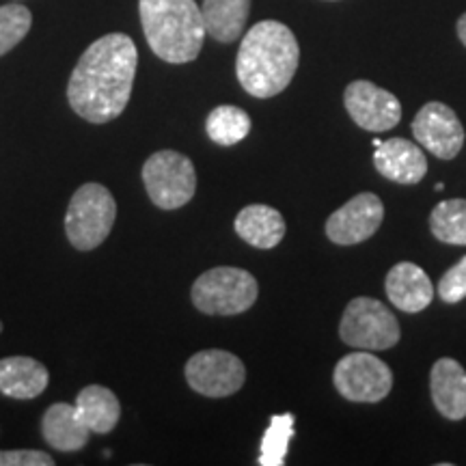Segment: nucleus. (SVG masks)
Segmentation results:
<instances>
[{
	"label": "nucleus",
	"mask_w": 466,
	"mask_h": 466,
	"mask_svg": "<svg viewBox=\"0 0 466 466\" xmlns=\"http://www.w3.org/2000/svg\"><path fill=\"white\" fill-rule=\"evenodd\" d=\"M137 67L138 50L127 35L110 33L96 39L69 78V106L89 124L116 119L130 102Z\"/></svg>",
	"instance_id": "obj_1"
},
{
	"label": "nucleus",
	"mask_w": 466,
	"mask_h": 466,
	"mask_svg": "<svg viewBox=\"0 0 466 466\" xmlns=\"http://www.w3.org/2000/svg\"><path fill=\"white\" fill-rule=\"evenodd\" d=\"M300 61L294 33L283 22L264 20L250 26L238 50L236 74L253 97H275L288 89Z\"/></svg>",
	"instance_id": "obj_2"
},
{
	"label": "nucleus",
	"mask_w": 466,
	"mask_h": 466,
	"mask_svg": "<svg viewBox=\"0 0 466 466\" xmlns=\"http://www.w3.org/2000/svg\"><path fill=\"white\" fill-rule=\"evenodd\" d=\"M145 39L167 63H190L199 56L206 22L195 0H138Z\"/></svg>",
	"instance_id": "obj_3"
},
{
	"label": "nucleus",
	"mask_w": 466,
	"mask_h": 466,
	"mask_svg": "<svg viewBox=\"0 0 466 466\" xmlns=\"http://www.w3.org/2000/svg\"><path fill=\"white\" fill-rule=\"evenodd\" d=\"M190 296L192 305L206 316H240L258 302L259 285L242 268L218 266L197 279Z\"/></svg>",
	"instance_id": "obj_4"
},
{
	"label": "nucleus",
	"mask_w": 466,
	"mask_h": 466,
	"mask_svg": "<svg viewBox=\"0 0 466 466\" xmlns=\"http://www.w3.org/2000/svg\"><path fill=\"white\" fill-rule=\"evenodd\" d=\"M116 218V203L102 184H85L74 192L66 214L67 240L76 250H93L106 240Z\"/></svg>",
	"instance_id": "obj_5"
},
{
	"label": "nucleus",
	"mask_w": 466,
	"mask_h": 466,
	"mask_svg": "<svg viewBox=\"0 0 466 466\" xmlns=\"http://www.w3.org/2000/svg\"><path fill=\"white\" fill-rule=\"evenodd\" d=\"M341 341L350 348L378 352L389 350L400 341L401 330L398 319L380 300L359 296L350 300L339 324Z\"/></svg>",
	"instance_id": "obj_6"
},
{
	"label": "nucleus",
	"mask_w": 466,
	"mask_h": 466,
	"mask_svg": "<svg viewBox=\"0 0 466 466\" xmlns=\"http://www.w3.org/2000/svg\"><path fill=\"white\" fill-rule=\"evenodd\" d=\"M143 184L154 206L177 209L186 206L197 192L195 165L179 151H156L143 167Z\"/></svg>",
	"instance_id": "obj_7"
},
{
	"label": "nucleus",
	"mask_w": 466,
	"mask_h": 466,
	"mask_svg": "<svg viewBox=\"0 0 466 466\" xmlns=\"http://www.w3.org/2000/svg\"><path fill=\"white\" fill-rule=\"evenodd\" d=\"M335 389L341 398L357 404H376L382 401L393 389V371L384 360L367 350L346 354L333 371Z\"/></svg>",
	"instance_id": "obj_8"
},
{
	"label": "nucleus",
	"mask_w": 466,
	"mask_h": 466,
	"mask_svg": "<svg viewBox=\"0 0 466 466\" xmlns=\"http://www.w3.org/2000/svg\"><path fill=\"white\" fill-rule=\"evenodd\" d=\"M186 380L192 391L206 398H227L238 393L247 380V367L225 350H203L186 363Z\"/></svg>",
	"instance_id": "obj_9"
},
{
	"label": "nucleus",
	"mask_w": 466,
	"mask_h": 466,
	"mask_svg": "<svg viewBox=\"0 0 466 466\" xmlns=\"http://www.w3.org/2000/svg\"><path fill=\"white\" fill-rule=\"evenodd\" d=\"M348 115L367 132H387L400 124L401 104L391 91L370 80H354L343 93Z\"/></svg>",
	"instance_id": "obj_10"
},
{
	"label": "nucleus",
	"mask_w": 466,
	"mask_h": 466,
	"mask_svg": "<svg viewBox=\"0 0 466 466\" xmlns=\"http://www.w3.org/2000/svg\"><path fill=\"white\" fill-rule=\"evenodd\" d=\"M384 206L374 192H360L326 220V236L339 247H352L370 240L380 229Z\"/></svg>",
	"instance_id": "obj_11"
},
{
	"label": "nucleus",
	"mask_w": 466,
	"mask_h": 466,
	"mask_svg": "<svg viewBox=\"0 0 466 466\" xmlns=\"http://www.w3.org/2000/svg\"><path fill=\"white\" fill-rule=\"evenodd\" d=\"M412 134L421 147L441 160H453L464 145V127L458 115L441 102H430L419 110L412 119Z\"/></svg>",
	"instance_id": "obj_12"
},
{
	"label": "nucleus",
	"mask_w": 466,
	"mask_h": 466,
	"mask_svg": "<svg viewBox=\"0 0 466 466\" xmlns=\"http://www.w3.org/2000/svg\"><path fill=\"white\" fill-rule=\"evenodd\" d=\"M374 165L382 177L398 184H417L428 173V158L421 147L406 138H389V141L378 143Z\"/></svg>",
	"instance_id": "obj_13"
},
{
	"label": "nucleus",
	"mask_w": 466,
	"mask_h": 466,
	"mask_svg": "<svg viewBox=\"0 0 466 466\" xmlns=\"http://www.w3.org/2000/svg\"><path fill=\"white\" fill-rule=\"evenodd\" d=\"M430 393L436 410L450 421L466 417V371L456 359H439L430 371Z\"/></svg>",
	"instance_id": "obj_14"
},
{
	"label": "nucleus",
	"mask_w": 466,
	"mask_h": 466,
	"mask_svg": "<svg viewBox=\"0 0 466 466\" xmlns=\"http://www.w3.org/2000/svg\"><path fill=\"white\" fill-rule=\"evenodd\" d=\"M384 289H387L389 300L404 313L423 311L434 299V288L430 277L425 275L423 268L410 264V261H401V264L389 270Z\"/></svg>",
	"instance_id": "obj_15"
},
{
	"label": "nucleus",
	"mask_w": 466,
	"mask_h": 466,
	"mask_svg": "<svg viewBox=\"0 0 466 466\" xmlns=\"http://www.w3.org/2000/svg\"><path fill=\"white\" fill-rule=\"evenodd\" d=\"M48 370L31 357L0 360V393L14 400H35L48 387Z\"/></svg>",
	"instance_id": "obj_16"
},
{
	"label": "nucleus",
	"mask_w": 466,
	"mask_h": 466,
	"mask_svg": "<svg viewBox=\"0 0 466 466\" xmlns=\"http://www.w3.org/2000/svg\"><path fill=\"white\" fill-rule=\"evenodd\" d=\"M285 231L288 227H285L281 212L270 206H261V203L247 206L236 217V233L255 248H275L277 244H281Z\"/></svg>",
	"instance_id": "obj_17"
},
{
	"label": "nucleus",
	"mask_w": 466,
	"mask_h": 466,
	"mask_svg": "<svg viewBox=\"0 0 466 466\" xmlns=\"http://www.w3.org/2000/svg\"><path fill=\"white\" fill-rule=\"evenodd\" d=\"M42 432L46 442L55 447L56 451L72 453L83 450L86 441H89L91 430L80 419L76 406L52 404L44 415Z\"/></svg>",
	"instance_id": "obj_18"
},
{
	"label": "nucleus",
	"mask_w": 466,
	"mask_h": 466,
	"mask_svg": "<svg viewBox=\"0 0 466 466\" xmlns=\"http://www.w3.org/2000/svg\"><path fill=\"white\" fill-rule=\"evenodd\" d=\"M201 14L209 37L220 44H233L247 26L250 0H203Z\"/></svg>",
	"instance_id": "obj_19"
},
{
	"label": "nucleus",
	"mask_w": 466,
	"mask_h": 466,
	"mask_svg": "<svg viewBox=\"0 0 466 466\" xmlns=\"http://www.w3.org/2000/svg\"><path fill=\"white\" fill-rule=\"evenodd\" d=\"M76 410L86 428L96 434L113 432L115 425L119 423L121 406L116 395L102 384H89L76 398Z\"/></svg>",
	"instance_id": "obj_20"
},
{
	"label": "nucleus",
	"mask_w": 466,
	"mask_h": 466,
	"mask_svg": "<svg viewBox=\"0 0 466 466\" xmlns=\"http://www.w3.org/2000/svg\"><path fill=\"white\" fill-rule=\"evenodd\" d=\"M206 132L209 141H214L220 147H231L248 137L250 132V116L238 106H217L208 115Z\"/></svg>",
	"instance_id": "obj_21"
},
{
	"label": "nucleus",
	"mask_w": 466,
	"mask_h": 466,
	"mask_svg": "<svg viewBox=\"0 0 466 466\" xmlns=\"http://www.w3.org/2000/svg\"><path fill=\"white\" fill-rule=\"evenodd\" d=\"M430 227L436 240L466 247V199H447L430 214Z\"/></svg>",
	"instance_id": "obj_22"
},
{
	"label": "nucleus",
	"mask_w": 466,
	"mask_h": 466,
	"mask_svg": "<svg viewBox=\"0 0 466 466\" xmlns=\"http://www.w3.org/2000/svg\"><path fill=\"white\" fill-rule=\"evenodd\" d=\"M291 436H294V415L285 412V415L272 417L264 434V441H261L259 464L281 466L285 462V456H288Z\"/></svg>",
	"instance_id": "obj_23"
},
{
	"label": "nucleus",
	"mask_w": 466,
	"mask_h": 466,
	"mask_svg": "<svg viewBox=\"0 0 466 466\" xmlns=\"http://www.w3.org/2000/svg\"><path fill=\"white\" fill-rule=\"evenodd\" d=\"M33 15L25 5H3L0 7V56L15 48L31 31Z\"/></svg>",
	"instance_id": "obj_24"
},
{
	"label": "nucleus",
	"mask_w": 466,
	"mask_h": 466,
	"mask_svg": "<svg viewBox=\"0 0 466 466\" xmlns=\"http://www.w3.org/2000/svg\"><path fill=\"white\" fill-rule=\"evenodd\" d=\"M439 296L450 305L462 302L466 299V258L451 266L439 281Z\"/></svg>",
	"instance_id": "obj_25"
},
{
	"label": "nucleus",
	"mask_w": 466,
	"mask_h": 466,
	"mask_svg": "<svg viewBox=\"0 0 466 466\" xmlns=\"http://www.w3.org/2000/svg\"><path fill=\"white\" fill-rule=\"evenodd\" d=\"M52 460L46 451L37 450H15L0 451V466H52Z\"/></svg>",
	"instance_id": "obj_26"
},
{
	"label": "nucleus",
	"mask_w": 466,
	"mask_h": 466,
	"mask_svg": "<svg viewBox=\"0 0 466 466\" xmlns=\"http://www.w3.org/2000/svg\"><path fill=\"white\" fill-rule=\"evenodd\" d=\"M458 37H460V42L466 46V14L458 20Z\"/></svg>",
	"instance_id": "obj_27"
},
{
	"label": "nucleus",
	"mask_w": 466,
	"mask_h": 466,
	"mask_svg": "<svg viewBox=\"0 0 466 466\" xmlns=\"http://www.w3.org/2000/svg\"><path fill=\"white\" fill-rule=\"evenodd\" d=\"M0 333H3V322H0Z\"/></svg>",
	"instance_id": "obj_28"
},
{
	"label": "nucleus",
	"mask_w": 466,
	"mask_h": 466,
	"mask_svg": "<svg viewBox=\"0 0 466 466\" xmlns=\"http://www.w3.org/2000/svg\"><path fill=\"white\" fill-rule=\"evenodd\" d=\"M15 3H17V0H15Z\"/></svg>",
	"instance_id": "obj_29"
}]
</instances>
